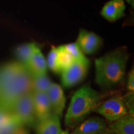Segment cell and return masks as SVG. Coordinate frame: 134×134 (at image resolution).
I'll use <instances>...</instances> for the list:
<instances>
[{
  "instance_id": "obj_1",
  "label": "cell",
  "mask_w": 134,
  "mask_h": 134,
  "mask_svg": "<svg viewBox=\"0 0 134 134\" xmlns=\"http://www.w3.org/2000/svg\"><path fill=\"white\" fill-rule=\"evenodd\" d=\"M33 92V76L26 65L12 62L0 66V109L10 111L14 104Z\"/></svg>"
},
{
  "instance_id": "obj_2",
  "label": "cell",
  "mask_w": 134,
  "mask_h": 134,
  "mask_svg": "<svg viewBox=\"0 0 134 134\" xmlns=\"http://www.w3.org/2000/svg\"><path fill=\"white\" fill-rule=\"evenodd\" d=\"M129 57L127 48L124 46L95 60V80L102 90H112L123 82Z\"/></svg>"
},
{
  "instance_id": "obj_3",
  "label": "cell",
  "mask_w": 134,
  "mask_h": 134,
  "mask_svg": "<svg viewBox=\"0 0 134 134\" xmlns=\"http://www.w3.org/2000/svg\"><path fill=\"white\" fill-rule=\"evenodd\" d=\"M101 102V96L89 85H84L74 94L65 117L66 126L74 127L94 110Z\"/></svg>"
},
{
  "instance_id": "obj_4",
  "label": "cell",
  "mask_w": 134,
  "mask_h": 134,
  "mask_svg": "<svg viewBox=\"0 0 134 134\" xmlns=\"http://www.w3.org/2000/svg\"><path fill=\"white\" fill-rule=\"evenodd\" d=\"M9 113L22 126L37 125V120L34 105L33 93L20 98L13 105Z\"/></svg>"
},
{
  "instance_id": "obj_5",
  "label": "cell",
  "mask_w": 134,
  "mask_h": 134,
  "mask_svg": "<svg viewBox=\"0 0 134 134\" xmlns=\"http://www.w3.org/2000/svg\"><path fill=\"white\" fill-rule=\"evenodd\" d=\"M94 111L110 122H114L128 114L123 97L119 94L110 97L103 103L100 102Z\"/></svg>"
},
{
  "instance_id": "obj_6",
  "label": "cell",
  "mask_w": 134,
  "mask_h": 134,
  "mask_svg": "<svg viewBox=\"0 0 134 134\" xmlns=\"http://www.w3.org/2000/svg\"><path fill=\"white\" fill-rule=\"evenodd\" d=\"M89 65L74 62L70 66L61 73L62 83L65 88L73 86L83 80L88 73Z\"/></svg>"
},
{
  "instance_id": "obj_7",
  "label": "cell",
  "mask_w": 134,
  "mask_h": 134,
  "mask_svg": "<svg viewBox=\"0 0 134 134\" xmlns=\"http://www.w3.org/2000/svg\"><path fill=\"white\" fill-rule=\"evenodd\" d=\"M76 43L83 53L91 55L100 48L103 45V39L96 34L81 29Z\"/></svg>"
},
{
  "instance_id": "obj_8",
  "label": "cell",
  "mask_w": 134,
  "mask_h": 134,
  "mask_svg": "<svg viewBox=\"0 0 134 134\" xmlns=\"http://www.w3.org/2000/svg\"><path fill=\"white\" fill-rule=\"evenodd\" d=\"M107 129L108 125L104 120L98 117H93L82 122L72 134H103Z\"/></svg>"
},
{
  "instance_id": "obj_9",
  "label": "cell",
  "mask_w": 134,
  "mask_h": 134,
  "mask_svg": "<svg viewBox=\"0 0 134 134\" xmlns=\"http://www.w3.org/2000/svg\"><path fill=\"white\" fill-rule=\"evenodd\" d=\"M47 94L53 113L61 117L66 103V98L62 88L58 84L52 83Z\"/></svg>"
},
{
  "instance_id": "obj_10",
  "label": "cell",
  "mask_w": 134,
  "mask_h": 134,
  "mask_svg": "<svg viewBox=\"0 0 134 134\" xmlns=\"http://www.w3.org/2000/svg\"><path fill=\"white\" fill-rule=\"evenodd\" d=\"M33 101L37 123L46 119L52 114L47 93L34 92L33 93Z\"/></svg>"
},
{
  "instance_id": "obj_11",
  "label": "cell",
  "mask_w": 134,
  "mask_h": 134,
  "mask_svg": "<svg viewBox=\"0 0 134 134\" xmlns=\"http://www.w3.org/2000/svg\"><path fill=\"white\" fill-rule=\"evenodd\" d=\"M125 4L123 0H111L107 3L101 11V15L110 22H114L124 16Z\"/></svg>"
},
{
  "instance_id": "obj_12",
  "label": "cell",
  "mask_w": 134,
  "mask_h": 134,
  "mask_svg": "<svg viewBox=\"0 0 134 134\" xmlns=\"http://www.w3.org/2000/svg\"><path fill=\"white\" fill-rule=\"evenodd\" d=\"M108 131L117 134H134L133 115L127 114L112 122L108 125Z\"/></svg>"
},
{
  "instance_id": "obj_13",
  "label": "cell",
  "mask_w": 134,
  "mask_h": 134,
  "mask_svg": "<svg viewBox=\"0 0 134 134\" xmlns=\"http://www.w3.org/2000/svg\"><path fill=\"white\" fill-rule=\"evenodd\" d=\"M38 134H60L62 130L60 117L52 113L46 119L38 122L36 125Z\"/></svg>"
},
{
  "instance_id": "obj_14",
  "label": "cell",
  "mask_w": 134,
  "mask_h": 134,
  "mask_svg": "<svg viewBox=\"0 0 134 134\" xmlns=\"http://www.w3.org/2000/svg\"><path fill=\"white\" fill-rule=\"evenodd\" d=\"M33 76H38L47 74V60L41 52V49L37 50L32 55L26 65Z\"/></svg>"
},
{
  "instance_id": "obj_15",
  "label": "cell",
  "mask_w": 134,
  "mask_h": 134,
  "mask_svg": "<svg viewBox=\"0 0 134 134\" xmlns=\"http://www.w3.org/2000/svg\"><path fill=\"white\" fill-rule=\"evenodd\" d=\"M41 47L36 43H28L21 45L15 49V55L21 62L26 65L32 55Z\"/></svg>"
},
{
  "instance_id": "obj_16",
  "label": "cell",
  "mask_w": 134,
  "mask_h": 134,
  "mask_svg": "<svg viewBox=\"0 0 134 134\" xmlns=\"http://www.w3.org/2000/svg\"><path fill=\"white\" fill-rule=\"evenodd\" d=\"M57 49V65L59 73H61L63 71L71 66L75 60L63 46L58 47Z\"/></svg>"
},
{
  "instance_id": "obj_17",
  "label": "cell",
  "mask_w": 134,
  "mask_h": 134,
  "mask_svg": "<svg viewBox=\"0 0 134 134\" xmlns=\"http://www.w3.org/2000/svg\"><path fill=\"white\" fill-rule=\"evenodd\" d=\"M52 84V82L47 74L33 76V92L47 93Z\"/></svg>"
},
{
  "instance_id": "obj_18",
  "label": "cell",
  "mask_w": 134,
  "mask_h": 134,
  "mask_svg": "<svg viewBox=\"0 0 134 134\" xmlns=\"http://www.w3.org/2000/svg\"><path fill=\"white\" fill-rule=\"evenodd\" d=\"M63 46L65 49L71 54L75 62H78L90 65L89 60L85 57L83 52L81 51V50L80 49L79 46L77 45L76 42L68 43V44L64 45Z\"/></svg>"
},
{
  "instance_id": "obj_19",
  "label": "cell",
  "mask_w": 134,
  "mask_h": 134,
  "mask_svg": "<svg viewBox=\"0 0 134 134\" xmlns=\"http://www.w3.org/2000/svg\"><path fill=\"white\" fill-rule=\"evenodd\" d=\"M57 47H53L48 53L47 65L52 71L55 73H60L57 65Z\"/></svg>"
},
{
  "instance_id": "obj_20",
  "label": "cell",
  "mask_w": 134,
  "mask_h": 134,
  "mask_svg": "<svg viewBox=\"0 0 134 134\" xmlns=\"http://www.w3.org/2000/svg\"><path fill=\"white\" fill-rule=\"evenodd\" d=\"M133 92H128L124 96H122L128 110V114L132 115H133Z\"/></svg>"
},
{
  "instance_id": "obj_21",
  "label": "cell",
  "mask_w": 134,
  "mask_h": 134,
  "mask_svg": "<svg viewBox=\"0 0 134 134\" xmlns=\"http://www.w3.org/2000/svg\"><path fill=\"white\" fill-rule=\"evenodd\" d=\"M127 88L129 92L134 91V71L133 69L130 70L127 76Z\"/></svg>"
},
{
  "instance_id": "obj_22",
  "label": "cell",
  "mask_w": 134,
  "mask_h": 134,
  "mask_svg": "<svg viewBox=\"0 0 134 134\" xmlns=\"http://www.w3.org/2000/svg\"><path fill=\"white\" fill-rule=\"evenodd\" d=\"M10 117H11V114L9 111L0 109V129L9 120Z\"/></svg>"
},
{
  "instance_id": "obj_23",
  "label": "cell",
  "mask_w": 134,
  "mask_h": 134,
  "mask_svg": "<svg viewBox=\"0 0 134 134\" xmlns=\"http://www.w3.org/2000/svg\"><path fill=\"white\" fill-rule=\"evenodd\" d=\"M11 134H29V132L26 129L24 128L23 126L18 127L14 132H13Z\"/></svg>"
},
{
  "instance_id": "obj_24",
  "label": "cell",
  "mask_w": 134,
  "mask_h": 134,
  "mask_svg": "<svg viewBox=\"0 0 134 134\" xmlns=\"http://www.w3.org/2000/svg\"><path fill=\"white\" fill-rule=\"evenodd\" d=\"M127 1L129 4L132 6V7H133V0H127Z\"/></svg>"
},
{
  "instance_id": "obj_25",
  "label": "cell",
  "mask_w": 134,
  "mask_h": 134,
  "mask_svg": "<svg viewBox=\"0 0 134 134\" xmlns=\"http://www.w3.org/2000/svg\"><path fill=\"white\" fill-rule=\"evenodd\" d=\"M60 134H69V132L67 131V130H65V131H62Z\"/></svg>"
},
{
  "instance_id": "obj_26",
  "label": "cell",
  "mask_w": 134,
  "mask_h": 134,
  "mask_svg": "<svg viewBox=\"0 0 134 134\" xmlns=\"http://www.w3.org/2000/svg\"><path fill=\"white\" fill-rule=\"evenodd\" d=\"M103 134H117V133H111V132H109L108 131V129H107V131L104 132V133H103Z\"/></svg>"
},
{
  "instance_id": "obj_27",
  "label": "cell",
  "mask_w": 134,
  "mask_h": 134,
  "mask_svg": "<svg viewBox=\"0 0 134 134\" xmlns=\"http://www.w3.org/2000/svg\"><path fill=\"white\" fill-rule=\"evenodd\" d=\"M0 134H4V133H1V132H0Z\"/></svg>"
}]
</instances>
